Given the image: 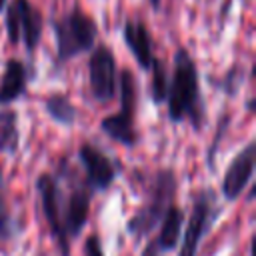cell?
<instances>
[{"label": "cell", "instance_id": "cell-1", "mask_svg": "<svg viewBox=\"0 0 256 256\" xmlns=\"http://www.w3.org/2000/svg\"><path fill=\"white\" fill-rule=\"evenodd\" d=\"M166 100H168V116L172 122H182L188 118L196 130L202 128L204 106L200 98L198 68L186 48H178L174 54V72Z\"/></svg>", "mask_w": 256, "mask_h": 256}, {"label": "cell", "instance_id": "cell-2", "mask_svg": "<svg viewBox=\"0 0 256 256\" xmlns=\"http://www.w3.org/2000/svg\"><path fill=\"white\" fill-rule=\"evenodd\" d=\"M52 30L56 38V56L60 62L92 50L98 36L96 22L80 6H74L68 14L52 20Z\"/></svg>", "mask_w": 256, "mask_h": 256}, {"label": "cell", "instance_id": "cell-3", "mask_svg": "<svg viewBox=\"0 0 256 256\" xmlns=\"http://www.w3.org/2000/svg\"><path fill=\"white\" fill-rule=\"evenodd\" d=\"M176 196V176L172 170H160L152 182V188L148 192L146 204L128 220L126 230L134 238H142L150 234L156 224L164 218L166 210L172 206V200Z\"/></svg>", "mask_w": 256, "mask_h": 256}, {"label": "cell", "instance_id": "cell-4", "mask_svg": "<svg viewBox=\"0 0 256 256\" xmlns=\"http://www.w3.org/2000/svg\"><path fill=\"white\" fill-rule=\"evenodd\" d=\"M134 110H136V80L134 74L124 68L120 72V112L114 116H106L100 122V128L112 140L132 148L138 140L134 128Z\"/></svg>", "mask_w": 256, "mask_h": 256}, {"label": "cell", "instance_id": "cell-5", "mask_svg": "<svg viewBox=\"0 0 256 256\" xmlns=\"http://www.w3.org/2000/svg\"><path fill=\"white\" fill-rule=\"evenodd\" d=\"M220 208L216 204V198L210 188H202L196 192L192 200V212L186 224V232L180 246V256H196L202 236L210 230V224L218 216Z\"/></svg>", "mask_w": 256, "mask_h": 256}, {"label": "cell", "instance_id": "cell-6", "mask_svg": "<svg viewBox=\"0 0 256 256\" xmlns=\"http://www.w3.org/2000/svg\"><path fill=\"white\" fill-rule=\"evenodd\" d=\"M36 190L40 194V204L42 212L48 224V230L52 238L58 244V250L62 256H70V238L64 228V218H62V196L58 182L50 174H40L36 180Z\"/></svg>", "mask_w": 256, "mask_h": 256}, {"label": "cell", "instance_id": "cell-7", "mask_svg": "<svg viewBox=\"0 0 256 256\" xmlns=\"http://www.w3.org/2000/svg\"><path fill=\"white\" fill-rule=\"evenodd\" d=\"M88 78L92 96L98 102H110L116 96V60L108 46L100 44L88 60Z\"/></svg>", "mask_w": 256, "mask_h": 256}, {"label": "cell", "instance_id": "cell-8", "mask_svg": "<svg viewBox=\"0 0 256 256\" xmlns=\"http://www.w3.org/2000/svg\"><path fill=\"white\" fill-rule=\"evenodd\" d=\"M254 164H256V142L250 140V142L234 156V160L230 162V166H228L226 172H224L220 190H222V196H224L228 202L236 200V198L244 192V188L250 184L252 174H254Z\"/></svg>", "mask_w": 256, "mask_h": 256}, {"label": "cell", "instance_id": "cell-9", "mask_svg": "<svg viewBox=\"0 0 256 256\" xmlns=\"http://www.w3.org/2000/svg\"><path fill=\"white\" fill-rule=\"evenodd\" d=\"M78 158L86 170V176H88V186L92 190H98V192H104L112 186L114 178H116V170H114V164L112 160L96 146L92 144H82L78 148Z\"/></svg>", "mask_w": 256, "mask_h": 256}, {"label": "cell", "instance_id": "cell-10", "mask_svg": "<svg viewBox=\"0 0 256 256\" xmlns=\"http://www.w3.org/2000/svg\"><path fill=\"white\" fill-rule=\"evenodd\" d=\"M92 188L90 186H76L66 204H62V218H64V228L68 232V238H76L80 236L86 220H88V212H90V198H92Z\"/></svg>", "mask_w": 256, "mask_h": 256}, {"label": "cell", "instance_id": "cell-11", "mask_svg": "<svg viewBox=\"0 0 256 256\" xmlns=\"http://www.w3.org/2000/svg\"><path fill=\"white\" fill-rule=\"evenodd\" d=\"M182 220L184 214L178 206H170L162 218V226L158 236L144 248L142 256H162L164 252H170L176 248L178 240H180V230H182Z\"/></svg>", "mask_w": 256, "mask_h": 256}, {"label": "cell", "instance_id": "cell-12", "mask_svg": "<svg viewBox=\"0 0 256 256\" xmlns=\"http://www.w3.org/2000/svg\"><path fill=\"white\" fill-rule=\"evenodd\" d=\"M122 36L132 56L136 58L138 66L142 70H150L154 56H152V40L146 24L142 20H126L122 28Z\"/></svg>", "mask_w": 256, "mask_h": 256}, {"label": "cell", "instance_id": "cell-13", "mask_svg": "<svg viewBox=\"0 0 256 256\" xmlns=\"http://www.w3.org/2000/svg\"><path fill=\"white\" fill-rule=\"evenodd\" d=\"M16 6H18L20 40L24 42L28 54H32L40 42V36H42V14L28 0H16Z\"/></svg>", "mask_w": 256, "mask_h": 256}, {"label": "cell", "instance_id": "cell-14", "mask_svg": "<svg viewBox=\"0 0 256 256\" xmlns=\"http://www.w3.org/2000/svg\"><path fill=\"white\" fill-rule=\"evenodd\" d=\"M26 90V68L20 60L10 58L6 62L2 80H0V104H10L18 100Z\"/></svg>", "mask_w": 256, "mask_h": 256}, {"label": "cell", "instance_id": "cell-15", "mask_svg": "<svg viewBox=\"0 0 256 256\" xmlns=\"http://www.w3.org/2000/svg\"><path fill=\"white\" fill-rule=\"evenodd\" d=\"M44 110L56 124L62 126H72L78 118V110L66 94H50L44 100Z\"/></svg>", "mask_w": 256, "mask_h": 256}, {"label": "cell", "instance_id": "cell-16", "mask_svg": "<svg viewBox=\"0 0 256 256\" xmlns=\"http://www.w3.org/2000/svg\"><path fill=\"white\" fill-rule=\"evenodd\" d=\"M18 114L10 108L0 110V152L14 154L18 150Z\"/></svg>", "mask_w": 256, "mask_h": 256}, {"label": "cell", "instance_id": "cell-17", "mask_svg": "<svg viewBox=\"0 0 256 256\" xmlns=\"http://www.w3.org/2000/svg\"><path fill=\"white\" fill-rule=\"evenodd\" d=\"M14 236H16V226H14V218L8 210L4 174H2V166H0V242H8Z\"/></svg>", "mask_w": 256, "mask_h": 256}, {"label": "cell", "instance_id": "cell-18", "mask_svg": "<svg viewBox=\"0 0 256 256\" xmlns=\"http://www.w3.org/2000/svg\"><path fill=\"white\" fill-rule=\"evenodd\" d=\"M152 100L156 104L164 102L166 100V94H168V84H166V70H164V64L162 60L154 58L152 60Z\"/></svg>", "mask_w": 256, "mask_h": 256}, {"label": "cell", "instance_id": "cell-19", "mask_svg": "<svg viewBox=\"0 0 256 256\" xmlns=\"http://www.w3.org/2000/svg\"><path fill=\"white\" fill-rule=\"evenodd\" d=\"M6 32H8V40L12 44L20 42V26H18V6L16 0H12L6 8Z\"/></svg>", "mask_w": 256, "mask_h": 256}, {"label": "cell", "instance_id": "cell-20", "mask_svg": "<svg viewBox=\"0 0 256 256\" xmlns=\"http://www.w3.org/2000/svg\"><path fill=\"white\" fill-rule=\"evenodd\" d=\"M228 124H230V116L226 114V116H222V118H220V122H218V130H216V136H214V140H212V144H210V148H208V152H206V164L210 166V170H214V158H216V150H218V146H220L222 136L226 134Z\"/></svg>", "mask_w": 256, "mask_h": 256}, {"label": "cell", "instance_id": "cell-21", "mask_svg": "<svg viewBox=\"0 0 256 256\" xmlns=\"http://www.w3.org/2000/svg\"><path fill=\"white\" fill-rule=\"evenodd\" d=\"M242 80H244V74H242V68H238V66H234V68H230L228 72H226V76H224V80H222V84H220V88L226 92V94H230V96H234L236 92H238V88L242 86Z\"/></svg>", "mask_w": 256, "mask_h": 256}, {"label": "cell", "instance_id": "cell-22", "mask_svg": "<svg viewBox=\"0 0 256 256\" xmlns=\"http://www.w3.org/2000/svg\"><path fill=\"white\" fill-rule=\"evenodd\" d=\"M84 254L86 256H104L102 242H100V236L98 234H90L84 240Z\"/></svg>", "mask_w": 256, "mask_h": 256}, {"label": "cell", "instance_id": "cell-23", "mask_svg": "<svg viewBox=\"0 0 256 256\" xmlns=\"http://www.w3.org/2000/svg\"><path fill=\"white\" fill-rule=\"evenodd\" d=\"M150 4H152L154 10H160V0H150Z\"/></svg>", "mask_w": 256, "mask_h": 256}, {"label": "cell", "instance_id": "cell-24", "mask_svg": "<svg viewBox=\"0 0 256 256\" xmlns=\"http://www.w3.org/2000/svg\"><path fill=\"white\" fill-rule=\"evenodd\" d=\"M6 4H8V0H0V12L6 10Z\"/></svg>", "mask_w": 256, "mask_h": 256}, {"label": "cell", "instance_id": "cell-25", "mask_svg": "<svg viewBox=\"0 0 256 256\" xmlns=\"http://www.w3.org/2000/svg\"><path fill=\"white\" fill-rule=\"evenodd\" d=\"M246 106H248V110L252 112V110H254V100H248V104H246Z\"/></svg>", "mask_w": 256, "mask_h": 256}]
</instances>
